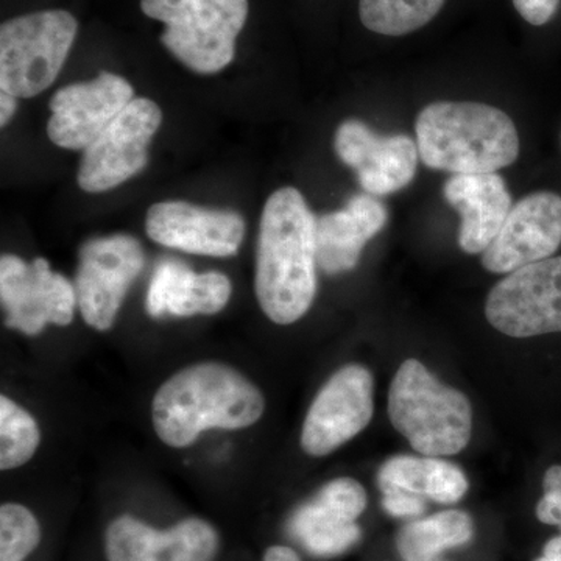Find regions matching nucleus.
Returning a JSON list of instances; mask_svg holds the SVG:
<instances>
[{
	"label": "nucleus",
	"mask_w": 561,
	"mask_h": 561,
	"mask_svg": "<svg viewBox=\"0 0 561 561\" xmlns=\"http://www.w3.org/2000/svg\"><path fill=\"white\" fill-rule=\"evenodd\" d=\"M317 219L301 192H273L262 210L254 291L262 312L291 324L311 309L317 294Z\"/></svg>",
	"instance_id": "obj_1"
},
{
	"label": "nucleus",
	"mask_w": 561,
	"mask_h": 561,
	"mask_svg": "<svg viewBox=\"0 0 561 561\" xmlns=\"http://www.w3.org/2000/svg\"><path fill=\"white\" fill-rule=\"evenodd\" d=\"M264 411V394L245 375L221 362H201L162 383L151 402V421L162 443L186 448L205 431L247 430Z\"/></svg>",
	"instance_id": "obj_2"
},
{
	"label": "nucleus",
	"mask_w": 561,
	"mask_h": 561,
	"mask_svg": "<svg viewBox=\"0 0 561 561\" xmlns=\"http://www.w3.org/2000/svg\"><path fill=\"white\" fill-rule=\"evenodd\" d=\"M420 160L454 175L496 173L519 157V136L504 111L479 102H434L415 124Z\"/></svg>",
	"instance_id": "obj_3"
},
{
	"label": "nucleus",
	"mask_w": 561,
	"mask_h": 561,
	"mask_svg": "<svg viewBox=\"0 0 561 561\" xmlns=\"http://www.w3.org/2000/svg\"><path fill=\"white\" fill-rule=\"evenodd\" d=\"M394 430L427 457L454 456L467 448L472 412L468 398L443 386L421 362H402L389 391Z\"/></svg>",
	"instance_id": "obj_4"
},
{
	"label": "nucleus",
	"mask_w": 561,
	"mask_h": 561,
	"mask_svg": "<svg viewBox=\"0 0 561 561\" xmlns=\"http://www.w3.org/2000/svg\"><path fill=\"white\" fill-rule=\"evenodd\" d=\"M140 10L165 25L161 43L197 73H217L236 54L249 0H140Z\"/></svg>",
	"instance_id": "obj_5"
},
{
	"label": "nucleus",
	"mask_w": 561,
	"mask_h": 561,
	"mask_svg": "<svg viewBox=\"0 0 561 561\" xmlns=\"http://www.w3.org/2000/svg\"><path fill=\"white\" fill-rule=\"evenodd\" d=\"M79 22L65 10L36 11L0 25V90L31 99L57 80Z\"/></svg>",
	"instance_id": "obj_6"
},
{
	"label": "nucleus",
	"mask_w": 561,
	"mask_h": 561,
	"mask_svg": "<svg viewBox=\"0 0 561 561\" xmlns=\"http://www.w3.org/2000/svg\"><path fill=\"white\" fill-rule=\"evenodd\" d=\"M485 316L494 330L511 337L561 332V256L508 273L491 289Z\"/></svg>",
	"instance_id": "obj_7"
},
{
	"label": "nucleus",
	"mask_w": 561,
	"mask_h": 561,
	"mask_svg": "<svg viewBox=\"0 0 561 561\" xmlns=\"http://www.w3.org/2000/svg\"><path fill=\"white\" fill-rule=\"evenodd\" d=\"M162 122V111L146 98L133 99L94 142L83 150L79 186L101 194L138 175L149 161V146Z\"/></svg>",
	"instance_id": "obj_8"
},
{
	"label": "nucleus",
	"mask_w": 561,
	"mask_h": 561,
	"mask_svg": "<svg viewBox=\"0 0 561 561\" xmlns=\"http://www.w3.org/2000/svg\"><path fill=\"white\" fill-rule=\"evenodd\" d=\"M79 260L73 287L81 317L94 330L108 331L133 280L142 271V247L127 234L92 239L81 247Z\"/></svg>",
	"instance_id": "obj_9"
},
{
	"label": "nucleus",
	"mask_w": 561,
	"mask_h": 561,
	"mask_svg": "<svg viewBox=\"0 0 561 561\" xmlns=\"http://www.w3.org/2000/svg\"><path fill=\"white\" fill-rule=\"evenodd\" d=\"M0 298L7 327L27 335H38L47 324L68 327L77 306L76 287L51 272L49 262L38 257L27 264L14 254L0 260Z\"/></svg>",
	"instance_id": "obj_10"
},
{
	"label": "nucleus",
	"mask_w": 561,
	"mask_h": 561,
	"mask_svg": "<svg viewBox=\"0 0 561 561\" xmlns=\"http://www.w3.org/2000/svg\"><path fill=\"white\" fill-rule=\"evenodd\" d=\"M371 416V373L362 365H346L317 393L302 424V449L312 457L328 456L360 434Z\"/></svg>",
	"instance_id": "obj_11"
},
{
	"label": "nucleus",
	"mask_w": 561,
	"mask_h": 561,
	"mask_svg": "<svg viewBox=\"0 0 561 561\" xmlns=\"http://www.w3.org/2000/svg\"><path fill=\"white\" fill-rule=\"evenodd\" d=\"M135 91L127 80L102 72L98 79L57 91L50 102L47 135L55 146L84 150L130 105Z\"/></svg>",
	"instance_id": "obj_12"
},
{
	"label": "nucleus",
	"mask_w": 561,
	"mask_h": 561,
	"mask_svg": "<svg viewBox=\"0 0 561 561\" xmlns=\"http://www.w3.org/2000/svg\"><path fill=\"white\" fill-rule=\"evenodd\" d=\"M334 150L373 197L404 190L419 168L415 140L405 135H378L357 119L342 122L335 131Z\"/></svg>",
	"instance_id": "obj_13"
},
{
	"label": "nucleus",
	"mask_w": 561,
	"mask_h": 561,
	"mask_svg": "<svg viewBox=\"0 0 561 561\" xmlns=\"http://www.w3.org/2000/svg\"><path fill=\"white\" fill-rule=\"evenodd\" d=\"M561 245V195L541 191L527 195L508 213L494 241L482 253L489 272L512 273L548 260Z\"/></svg>",
	"instance_id": "obj_14"
},
{
	"label": "nucleus",
	"mask_w": 561,
	"mask_h": 561,
	"mask_svg": "<svg viewBox=\"0 0 561 561\" xmlns=\"http://www.w3.org/2000/svg\"><path fill=\"white\" fill-rule=\"evenodd\" d=\"M219 546L217 530L201 518H186L160 530L122 515L105 531L108 561H213Z\"/></svg>",
	"instance_id": "obj_15"
},
{
	"label": "nucleus",
	"mask_w": 561,
	"mask_h": 561,
	"mask_svg": "<svg viewBox=\"0 0 561 561\" xmlns=\"http://www.w3.org/2000/svg\"><path fill=\"white\" fill-rule=\"evenodd\" d=\"M146 231L151 241L203 256H234L245 236L238 213L202 208L186 202H161L147 210Z\"/></svg>",
	"instance_id": "obj_16"
},
{
	"label": "nucleus",
	"mask_w": 561,
	"mask_h": 561,
	"mask_svg": "<svg viewBox=\"0 0 561 561\" xmlns=\"http://www.w3.org/2000/svg\"><path fill=\"white\" fill-rule=\"evenodd\" d=\"M445 201L460 214V249L483 253L501 231L511 213L512 195L497 173L453 175L443 186Z\"/></svg>",
	"instance_id": "obj_17"
},
{
	"label": "nucleus",
	"mask_w": 561,
	"mask_h": 561,
	"mask_svg": "<svg viewBox=\"0 0 561 561\" xmlns=\"http://www.w3.org/2000/svg\"><path fill=\"white\" fill-rule=\"evenodd\" d=\"M386 206L370 194L354 195L348 205L317 219V264L328 275L356 267L365 245L386 227Z\"/></svg>",
	"instance_id": "obj_18"
},
{
	"label": "nucleus",
	"mask_w": 561,
	"mask_h": 561,
	"mask_svg": "<svg viewBox=\"0 0 561 561\" xmlns=\"http://www.w3.org/2000/svg\"><path fill=\"white\" fill-rule=\"evenodd\" d=\"M231 280L219 272L195 273L179 261H162L147 291V312L154 319L214 316L230 301Z\"/></svg>",
	"instance_id": "obj_19"
},
{
	"label": "nucleus",
	"mask_w": 561,
	"mask_h": 561,
	"mask_svg": "<svg viewBox=\"0 0 561 561\" xmlns=\"http://www.w3.org/2000/svg\"><path fill=\"white\" fill-rule=\"evenodd\" d=\"M379 486L400 489L440 504H454L468 491L463 471L435 457L397 456L382 465Z\"/></svg>",
	"instance_id": "obj_20"
},
{
	"label": "nucleus",
	"mask_w": 561,
	"mask_h": 561,
	"mask_svg": "<svg viewBox=\"0 0 561 561\" xmlns=\"http://www.w3.org/2000/svg\"><path fill=\"white\" fill-rule=\"evenodd\" d=\"M289 530L306 551L317 557L341 556L360 540L356 522L319 494L295 511Z\"/></svg>",
	"instance_id": "obj_21"
},
{
	"label": "nucleus",
	"mask_w": 561,
	"mask_h": 561,
	"mask_svg": "<svg viewBox=\"0 0 561 561\" xmlns=\"http://www.w3.org/2000/svg\"><path fill=\"white\" fill-rule=\"evenodd\" d=\"M474 535L471 516L461 511L440 512L405 524L397 535L404 561H445L442 553L468 545Z\"/></svg>",
	"instance_id": "obj_22"
},
{
	"label": "nucleus",
	"mask_w": 561,
	"mask_h": 561,
	"mask_svg": "<svg viewBox=\"0 0 561 561\" xmlns=\"http://www.w3.org/2000/svg\"><path fill=\"white\" fill-rule=\"evenodd\" d=\"M446 0H359L362 24L386 36H402L430 24Z\"/></svg>",
	"instance_id": "obj_23"
},
{
	"label": "nucleus",
	"mask_w": 561,
	"mask_h": 561,
	"mask_svg": "<svg viewBox=\"0 0 561 561\" xmlns=\"http://www.w3.org/2000/svg\"><path fill=\"white\" fill-rule=\"evenodd\" d=\"M41 431L35 419L9 397H0V468L16 470L35 456Z\"/></svg>",
	"instance_id": "obj_24"
},
{
	"label": "nucleus",
	"mask_w": 561,
	"mask_h": 561,
	"mask_svg": "<svg viewBox=\"0 0 561 561\" xmlns=\"http://www.w3.org/2000/svg\"><path fill=\"white\" fill-rule=\"evenodd\" d=\"M41 542V526L25 505L7 502L0 507V561H24Z\"/></svg>",
	"instance_id": "obj_25"
},
{
	"label": "nucleus",
	"mask_w": 561,
	"mask_h": 561,
	"mask_svg": "<svg viewBox=\"0 0 561 561\" xmlns=\"http://www.w3.org/2000/svg\"><path fill=\"white\" fill-rule=\"evenodd\" d=\"M542 489L545 494L537 505V518L561 529V465L546 471Z\"/></svg>",
	"instance_id": "obj_26"
},
{
	"label": "nucleus",
	"mask_w": 561,
	"mask_h": 561,
	"mask_svg": "<svg viewBox=\"0 0 561 561\" xmlns=\"http://www.w3.org/2000/svg\"><path fill=\"white\" fill-rule=\"evenodd\" d=\"M383 511L394 518H412L426 511L423 497L400 489H382Z\"/></svg>",
	"instance_id": "obj_27"
},
{
	"label": "nucleus",
	"mask_w": 561,
	"mask_h": 561,
	"mask_svg": "<svg viewBox=\"0 0 561 561\" xmlns=\"http://www.w3.org/2000/svg\"><path fill=\"white\" fill-rule=\"evenodd\" d=\"M516 11L531 25L548 24L559 9L560 0H513Z\"/></svg>",
	"instance_id": "obj_28"
},
{
	"label": "nucleus",
	"mask_w": 561,
	"mask_h": 561,
	"mask_svg": "<svg viewBox=\"0 0 561 561\" xmlns=\"http://www.w3.org/2000/svg\"><path fill=\"white\" fill-rule=\"evenodd\" d=\"M0 125L5 127L7 124L11 121V117L14 116L18 108V99L14 95L9 94V92H2L0 94Z\"/></svg>",
	"instance_id": "obj_29"
},
{
	"label": "nucleus",
	"mask_w": 561,
	"mask_h": 561,
	"mask_svg": "<svg viewBox=\"0 0 561 561\" xmlns=\"http://www.w3.org/2000/svg\"><path fill=\"white\" fill-rule=\"evenodd\" d=\"M264 561H302L294 549L287 546H272L264 553Z\"/></svg>",
	"instance_id": "obj_30"
},
{
	"label": "nucleus",
	"mask_w": 561,
	"mask_h": 561,
	"mask_svg": "<svg viewBox=\"0 0 561 561\" xmlns=\"http://www.w3.org/2000/svg\"><path fill=\"white\" fill-rule=\"evenodd\" d=\"M542 556L551 560L561 561V535L546 542Z\"/></svg>",
	"instance_id": "obj_31"
},
{
	"label": "nucleus",
	"mask_w": 561,
	"mask_h": 561,
	"mask_svg": "<svg viewBox=\"0 0 561 561\" xmlns=\"http://www.w3.org/2000/svg\"><path fill=\"white\" fill-rule=\"evenodd\" d=\"M535 561H556V560H551V559H548V557L542 556V557H540V559L535 560Z\"/></svg>",
	"instance_id": "obj_32"
}]
</instances>
